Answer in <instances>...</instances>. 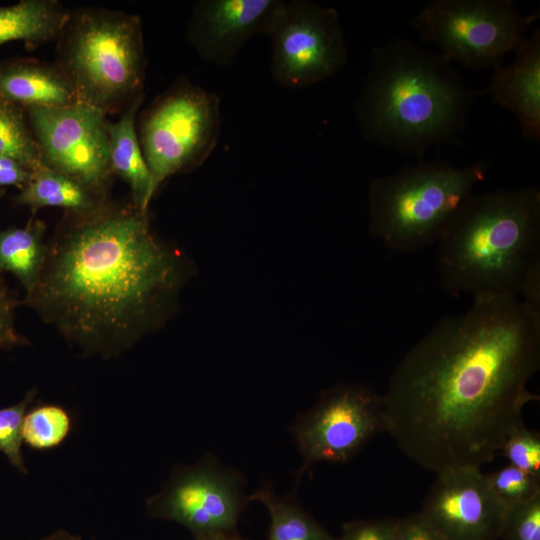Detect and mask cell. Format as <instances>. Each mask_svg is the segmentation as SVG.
Wrapping results in <instances>:
<instances>
[{
    "mask_svg": "<svg viewBox=\"0 0 540 540\" xmlns=\"http://www.w3.org/2000/svg\"><path fill=\"white\" fill-rule=\"evenodd\" d=\"M540 313L519 297L474 300L441 319L403 356L383 395L384 431L439 474L491 462L538 400Z\"/></svg>",
    "mask_w": 540,
    "mask_h": 540,
    "instance_id": "6da1fadb",
    "label": "cell"
},
{
    "mask_svg": "<svg viewBox=\"0 0 540 540\" xmlns=\"http://www.w3.org/2000/svg\"><path fill=\"white\" fill-rule=\"evenodd\" d=\"M47 245L22 303L88 355L110 358L130 348L180 285L178 255L132 201L66 212Z\"/></svg>",
    "mask_w": 540,
    "mask_h": 540,
    "instance_id": "7a4b0ae2",
    "label": "cell"
},
{
    "mask_svg": "<svg viewBox=\"0 0 540 540\" xmlns=\"http://www.w3.org/2000/svg\"><path fill=\"white\" fill-rule=\"evenodd\" d=\"M475 98L452 63L399 37L373 48L354 112L365 139L423 160L430 148L456 140Z\"/></svg>",
    "mask_w": 540,
    "mask_h": 540,
    "instance_id": "3957f363",
    "label": "cell"
},
{
    "mask_svg": "<svg viewBox=\"0 0 540 540\" xmlns=\"http://www.w3.org/2000/svg\"><path fill=\"white\" fill-rule=\"evenodd\" d=\"M441 287L474 300L518 297L540 313V191L472 194L438 241Z\"/></svg>",
    "mask_w": 540,
    "mask_h": 540,
    "instance_id": "277c9868",
    "label": "cell"
},
{
    "mask_svg": "<svg viewBox=\"0 0 540 540\" xmlns=\"http://www.w3.org/2000/svg\"><path fill=\"white\" fill-rule=\"evenodd\" d=\"M488 169L484 161L459 168L419 160L373 179L368 188L370 233L396 252L438 243Z\"/></svg>",
    "mask_w": 540,
    "mask_h": 540,
    "instance_id": "5b68a950",
    "label": "cell"
},
{
    "mask_svg": "<svg viewBox=\"0 0 540 540\" xmlns=\"http://www.w3.org/2000/svg\"><path fill=\"white\" fill-rule=\"evenodd\" d=\"M57 51L56 64L78 102L107 115L144 97L146 58L138 16L98 8L71 12Z\"/></svg>",
    "mask_w": 540,
    "mask_h": 540,
    "instance_id": "8992f818",
    "label": "cell"
},
{
    "mask_svg": "<svg viewBox=\"0 0 540 540\" xmlns=\"http://www.w3.org/2000/svg\"><path fill=\"white\" fill-rule=\"evenodd\" d=\"M221 124L218 96L187 79L154 99L136 125L153 194L167 178L197 168L211 155Z\"/></svg>",
    "mask_w": 540,
    "mask_h": 540,
    "instance_id": "52a82bcc",
    "label": "cell"
},
{
    "mask_svg": "<svg viewBox=\"0 0 540 540\" xmlns=\"http://www.w3.org/2000/svg\"><path fill=\"white\" fill-rule=\"evenodd\" d=\"M538 18V12L523 14L512 0H430L412 26L448 62L484 69L502 63Z\"/></svg>",
    "mask_w": 540,
    "mask_h": 540,
    "instance_id": "ba28073f",
    "label": "cell"
},
{
    "mask_svg": "<svg viewBox=\"0 0 540 540\" xmlns=\"http://www.w3.org/2000/svg\"><path fill=\"white\" fill-rule=\"evenodd\" d=\"M248 503L242 474L208 453L193 464L176 466L146 500V513L182 525L195 540H207L237 533Z\"/></svg>",
    "mask_w": 540,
    "mask_h": 540,
    "instance_id": "9c48e42d",
    "label": "cell"
},
{
    "mask_svg": "<svg viewBox=\"0 0 540 540\" xmlns=\"http://www.w3.org/2000/svg\"><path fill=\"white\" fill-rule=\"evenodd\" d=\"M267 37L271 73L282 86L300 89L344 68L347 43L337 11L306 0H280Z\"/></svg>",
    "mask_w": 540,
    "mask_h": 540,
    "instance_id": "30bf717a",
    "label": "cell"
},
{
    "mask_svg": "<svg viewBox=\"0 0 540 540\" xmlns=\"http://www.w3.org/2000/svg\"><path fill=\"white\" fill-rule=\"evenodd\" d=\"M383 407V395L361 384H339L323 391L290 427L302 457L297 482L317 463L348 461L384 431Z\"/></svg>",
    "mask_w": 540,
    "mask_h": 540,
    "instance_id": "8fae6325",
    "label": "cell"
},
{
    "mask_svg": "<svg viewBox=\"0 0 540 540\" xmlns=\"http://www.w3.org/2000/svg\"><path fill=\"white\" fill-rule=\"evenodd\" d=\"M42 162L109 199L114 174L109 159L106 114L76 102L25 109Z\"/></svg>",
    "mask_w": 540,
    "mask_h": 540,
    "instance_id": "7c38bea8",
    "label": "cell"
},
{
    "mask_svg": "<svg viewBox=\"0 0 540 540\" xmlns=\"http://www.w3.org/2000/svg\"><path fill=\"white\" fill-rule=\"evenodd\" d=\"M419 513L445 540H496L506 507L481 468L467 466L437 474Z\"/></svg>",
    "mask_w": 540,
    "mask_h": 540,
    "instance_id": "4fadbf2b",
    "label": "cell"
},
{
    "mask_svg": "<svg viewBox=\"0 0 540 540\" xmlns=\"http://www.w3.org/2000/svg\"><path fill=\"white\" fill-rule=\"evenodd\" d=\"M279 1H197L187 36L203 59L228 66L250 38L256 34L267 35Z\"/></svg>",
    "mask_w": 540,
    "mask_h": 540,
    "instance_id": "5bb4252c",
    "label": "cell"
},
{
    "mask_svg": "<svg viewBox=\"0 0 540 540\" xmlns=\"http://www.w3.org/2000/svg\"><path fill=\"white\" fill-rule=\"evenodd\" d=\"M513 52L514 61L493 67L489 85L475 90L476 97L489 95L516 117L524 138L539 143L540 29H533Z\"/></svg>",
    "mask_w": 540,
    "mask_h": 540,
    "instance_id": "9a60e30c",
    "label": "cell"
},
{
    "mask_svg": "<svg viewBox=\"0 0 540 540\" xmlns=\"http://www.w3.org/2000/svg\"><path fill=\"white\" fill-rule=\"evenodd\" d=\"M0 98L24 110L78 102L71 82L57 64L29 58L0 65Z\"/></svg>",
    "mask_w": 540,
    "mask_h": 540,
    "instance_id": "2e32d148",
    "label": "cell"
},
{
    "mask_svg": "<svg viewBox=\"0 0 540 540\" xmlns=\"http://www.w3.org/2000/svg\"><path fill=\"white\" fill-rule=\"evenodd\" d=\"M144 97L127 107L121 117L106 128L109 143V159L114 176L127 183L131 191V201L144 211H148L153 197L149 168L144 158L136 128L138 110Z\"/></svg>",
    "mask_w": 540,
    "mask_h": 540,
    "instance_id": "e0dca14e",
    "label": "cell"
},
{
    "mask_svg": "<svg viewBox=\"0 0 540 540\" xmlns=\"http://www.w3.org/2000/svg\"><path fill=\"white\" fill-rule=\"evenodd\" d=\"M108 200L44 164L32 170L28 182L15 197L17 205L27 206L33 213L46 207L62 208L67 213H86Z\"/></svg>",
    "mask_w": 540,
    "mask_h": 540,
    "instance_id": "ac0fdd59",
    "label": "cell"
},
{
    "mask_svg": "<svg viewBox=\"0 0 540 540\" xmlns=\"http://www.w3.org/2000/svg\"><path fill=\"white\" fill-rule=\"evenodd\" d=\"M70 14L54 0H22L0 7V46L23 41L36 47L58 38Z\"/></svg>",
    "mask_w": 540,
    "mask_h": 540,
    "instance_id": "d6986e66",
    "label": "cell"
},
{
    "mask_svg": "<svg viewBox=\"0 0 540 540\" xmlns=\"http://www.w3.org/2000/svg\"><path fill=\"white\" fill-rule=\"evenodd\" d=\"M46 224L32 217L24 226L0 230V274L14 275L25 292L36 283L48 245Z\"/></svg>",
    "mask_w": 540,
    "mask_h": 540,
    "instance_id": "ffe728a7",
    "label": "cell"
},
{
    "mask_svg": "<svg viewBox=\"0 0 540 540\" xmlns=\"http://www.w3.org/2000/svg\"><path fill=\"white\" fill-rule=\"evenodd\" d=\"M248 501L263 504L269 513L267 540H338L302 508L295 494L279 495L265 483Z\"/></svg>",
    "mask_w": 540,
    "mask_h": 540,
    "instance_id": "44dd1931",
    "label": "cell"
},
{
    "mask_svg": "<svg viewBox=\"0 0 540 540\" xmlns=\"http://www.w3.org/2000/svg\"><path fill=\"white\" fill-rule=\"evenodd\" d=\"M1 156L17 160L31 171L43 164L25 110L0 98Z\"/></svg>",
    "mask_w": 540,
    "mask_h": 540,
    "instance_id": "7402d4cb",
    "label": "cell"
},
{
    "mask_svg": "<svg viewBox=\"0 0 540 540\" xmlns=\"http://www.w3.org/2000/svg\"><path fill=\"white\" fill-rule=\"evenodd\" d=\"M69 411L58 404L43 403L27 410L22 426L23 443L37 451L62 445L72 432Z\"/></svg>",
    "mask_w": 540,
    "mask_h": 540,
    "instance_id": "603a6c76",
    "label": "cell"
},
{
    "mask_svg": "<svg viewBox=\"0 0 540 540\" xmlns=\"http://www.w3.org/2000/svg\"><path fill=\"white\" fill-rule=\"evenodd\" d=\"M486 479L493 494L506 508L540 494V478L510 464L487 474Z\"/></svg>",
    "mask_w": 540,
    "mask_h": 540,
    "instance_id": "cb8c5ba5",
    "label": "cell"
},
{
    "mask_svg": "<svg viewBox=\"0 0 540 540\" xmlns=\"http://www.w3.org/2000/svg\"><path fill=\"white\" fill-rule=\"evenodd\" d=\"M36 393V389H32L17 404L0 409V452L23 474L27 473V469L22 453V426L25 414Z\"/></svg>",
    "mask_w": 540,
    "mask_h": 540,
    "instance_id": "d4e9b609",
    "label": "cell"
},
{
    "mask_svg": "<svg viewBox=\"0 0 540 540\" xmlns=\"http://www.w3.org/2000/svg\"><path fill=\"white\" fill-rule=\"evenodd\" d=\"M500 452L513 465L540 478V434L523 425L512 431Z\"/></svg>",
    "mask_w": 540,
    "mask_h": 540,
    "instance_id": "484cf974",
    "label": "cell"
},
{
    "mask_svg": "<svg viewBox=\"0 0 540 540\" xmlns=\"http://www.w3.org/2000/svg\"><path fill=\"white\" fill-rule=\"evenodd\" d=\"M502 540H540V494L506 508Z\"/></svg>",
    "mask_w": 540,
    "mask_h": 540,
    "instance_id": "4316f807",
    "label": "cell"
},
{
    "mask_svg": "<svg viewBox=\"0 0 540 540\" xmlns=\"http://www.w3.org/2000/svg\"><path fill=\"white\" fill-rule=\"evenodd\" d=\"M19 303L0 274V350L27 344V340L17 331L15 308Z\"/></svg>",
    "mask_w": 540,
    "mask_h": 540,
    "instance_id": "83f0119b",
    "label": "cell"
},
{
    "mask_svg": "<svg viewBox=\"0 0 540 540\" xmlns=\"http://www.w3.org/2000/svg\"><path fill=\"white\" fill-rule=\"evenodd\" d=\"M397 519L354 520L343 525L338 540H396Z\"/></svg>",
    "mask_w": 540,
    "mask_h": 540,
    "instance_id": "f1b7e54d",
    "label": "cell"
},
{
    "mask_svg": "<svg viewBox=\"0 0 540 540\" xmlns=\"http://www.w3.org/2000/svg\"><path fill=\"white\" fill-rule=\"evenodd\" d=\"M396 540H445L421 515L397 519Z\"/></svg>",
    "mask_w": 540,
    "mask_h": 540,
    "instance_id": "f546056e",
    "label": "cell"
},
{
    "mask_svg": "<svg viewBox=\"0 0 540 540\" xmlns=\"http://www.w3.org/2000/svg\"><path fill=\"white\" fill-rule=\"evenodd\" d=\"M31 170L19 161L1 156L0 157V188L13 186L19 190L24 187L31 176Z\"/></svg>",
    "mask_w": 540,
    "mask_h": 540,
    "instance_id": "4dcf8cb0",
    "label": "cell"
},
{
    "mask_svg": "<svg viewBox=\"0 0 540 540\" xmlns=\"http://www.w3.org/2000/svg\"><path fill=\"white\" fill-rule=\"evenodd\" d=\"M41 540H81V538L65 530L59 529Z\"/></svg>",
    "mask_w": 540,
    "mask_h": 540,
    "instance_id": "1f68e13d",
    "label": "cell"
},
{
    "mask_svg": "<svg viewBox=\"0 0 540 540\" xmlns=\"http://www.w3.org/2000/svg\"><path fill=\"white\" fill-rule=\"evenodd\" d=\"M207 540H245V539L241 538L238 535V533H235V534L215 537V538H211V539H207Z\"/></svg>",
    "mask_w": 540,
    "mask_h": 540,
    "instance_id": "d6a6232c",
    "label": "cell"
},
{
    "mask_svg": "<svg viewBox=\"0 0 540 540\" xmlns=\"http://www.w3.org/2000/svg\"><path fill=\"white\" fill-rule=\"evenodd\" d=\"M4 193H5V189L0 188V198L4 195Z\"/></svg>",
    "mask_w": 540,
    "mask_h": 540,
    "instance_id": "836d02e7",
    "label": "cell"
}]
</instances>
